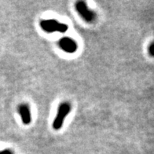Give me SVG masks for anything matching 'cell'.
Returning <instances> with one entry per match:
<instances>
[{
	"label": "cell",
	"instance_id": "1",
	"mask_svg": "<svg viewBox=\"0 0 154 154\" xmlns=\"http://www.w3.org/2000/svg\"><path fill=\"white\" fill-rule=\"evenodd\" d=\"M41 28L47 32L51 33L54 32L64 33L69 29L66 24L59 23L57 20L54 19H48V20H43L40 21Z\"/></svg>",
	"mask_w": 154,
	"mask_h": 154
},
{
	"label": "cell",
	"instance_id": "2",
	"mask_svg": "<svg viewBox=\"0 0 154 154\" xmlns=\"http://www.w3.org/2000/svg\"><path fill=\"white\" fill-rule=\"evenodd\" d=\"M71 110V105L69 102H64L61 104L57 110V116L54 120L53 128L54 130H59L61 129L63 125L65 118L68 116Z\"/></svg>",
	"mask_w": 154,
	"mask_h": 154
},
{
	"label": "cell",
	"instance_id": "3",
	"mask_svg": "<svg viewBox=\"0 0 154 154\" xmlns=\"http://www.w3.org/2000/svg\"><path fill=\"white\" fill-rule=\"evenodd\" d=\"M75 9L80 16L88 23L94 22L96 19V14L92 10H89L84 2H78L75 4Z\"/></svg>",
	"mask_w": 154,
	"mask_h": 154
},
{
	"label": "cell",
	"instance_id": "4",
	"mask_svg": "<svg viewBox=\"0 0 154 154\" xmlns=\"http://www.w3.org/2000/svg\"><path fill=\"white\" fill-rule=\"evenodd\" d=\"M59 47L65 52L69 54L75 52L78 47L76 42L70 37H63L61 40L59 41Z\"/></svg>",
	"mask_w": 154,
	"mask_h": 154
},
{
	"label": "cell",
	"instance_id": "5",
	"mask_svg": "<svg viewBox=\"0 0 154 154\" xmlns=\"http://www.w3.org/2000/svg\"><path fill=\"white\" fill-rule=\"evenodd\" d=\"M18 111L23 123L24 124H30L32 121V115L29 106L27 104H21L19 106Z\"/></svg>",
	"mask_w": 154,
	"mask_h": 154
},
{
	"label": "cell",
	"instance_id": "6",
	"mask_svg": "<svg viewBox=\"0 0 154 154\" xmlns=\"http://www.w3.org/2000/svg\"><path fill=\"white\" fill-rule=\"evenodd\" d=\"M149 53L151 56H153L154 57V42H152L150 46L149 47Z\"/></svg>",
	"mask_w": 154,
	"mask_h": 154
},
{
	"label": "cell",
	"instance_id": "7",
	"mask_svg": "<svg viewBox=\"0 0 154 154\" xmlns=\"http://www.w3.org/2000/svg\"><path fill=\"white\" fill-rule=\"evenodd\" d=\"M0 154H14L10 149H4L0 151Z\"/></svg>",
	"mask_w": 154,
	"mask_h": 154
}]
</instances>
